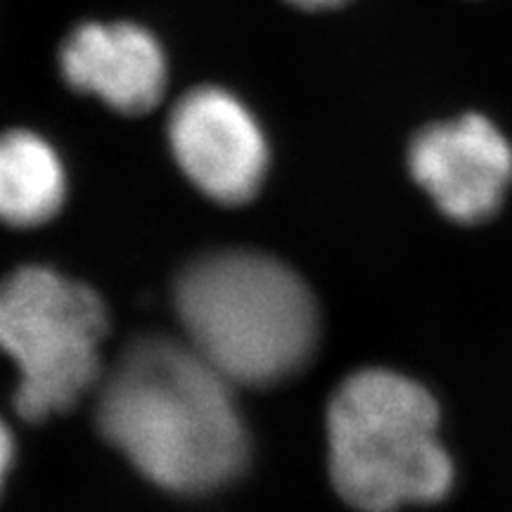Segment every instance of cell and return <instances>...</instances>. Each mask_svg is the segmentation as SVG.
Masks as SVG:
<instances>
[{"instance_id": "obj_1", "label": "cell", "mask_w": 512, "mask_h": 512, "mask_svg": "<svg viewBox=\"0 0 512 512\" xmlns=\"http://www.w3.org/2000/svg\"><path fill=\"white\" fill-rule=\"evenodd\" d=\"M95 420L140 475L171 494H211L247 470L249 434L233 384L185 339L128 344L102 377Z\"/></svg>"}, {"instance_id": "obj_2", "label": "cell", "mask_w": 512, "mask_h": 512, "mask_svg": "<svg viewBox=\"0 0 512 512\" xmlns=\"http://www.w3.org/2000/svg\"><path fill=\"white\" fill-rule=\"evenodd\" d=\"M185 342L233 387H273L309 366L316 299L283 261L247 249L195 259L174 287Z\"/></svg>"}, {"instance_id": "obj_3", "label": "cell", "mask_w": 512, "mask_h": 512, "mask_svg": "<svg viewBox=\"0 0 512 512\" xmlns=\"http://www.w3.org/2000/svg\"><path fill=\"white\" fill-rule=\"evenodd\" d=\"M439 403L411 377L366 368L337 387L328 406L330 479L358 512H396L444 501L453 460L439 439Z\"/></svg>"}, {"instance_id": "obj_4", "label": "cell", "mask_w": 512, "mask_h": 512, "mask_svg": "<svg viewBox=\"0 0 512 512\" xmlns=\"http://www.w3.org/2000/svg\"><path fill=\"white\" fill-rule=\"evenodd\" d=\"M107 309L91 287L46 266L0 280V351L15 363V408L46 420L72 408L102 380Z\"/></svg>"}, {"instance_id": "obj_5", "label": "cell", "mask_w": 512, "mask_h": 512, "mask_svg": "<svg viewBox=\"0 0 512 512\" xmlns=\"http://www.w3.org/2000/svg\"><path fill=\"white\" fill-rule=\"evenodd\" d=\"M169 145L185 178L209 200L245 204L268 174V140L254 112L219 86L192 88L171 110Z\"/></svg>"}, {"instance_id": "obj_6", "label": "cell", "mask_w": 512, "mask_h": 512, "mask_svg": "<svg viewBox=\"0 0 512 512\" xmlns=\"http://www.w3.org/2000/svg\"><path fill=\"white\" fill-rule=\"evenodd\" d=\"M408 169L441 214L475 226L501 209L512 185V145L484 114H463L415 133Z\"/></svg>"}, {"instance_id": "obj_7", "label": "cell", "mask_w": 512, "mask_h": 512, "mask_svg": "<svg viewBox=\"0 0 512 512\" xmlns=\"http://www.w3.org/2000/svg\"><path fill=\"white\" fill-rule=\"evenodd\" d=\"M60 72L74 91L121 114H145L164 98L169 62L152 31L133 22H83L64 38Z\"/></svg>"}, {"instance_id": "obj_8", "label": "cell", "mask_w": 512, "mask_h": 512, "mask_svg": "<svg viewBox=\"0 0 512 512\" xmlns=\"http://www.w3.org/2000/svg\"><path fill=\"white\" fill-rule=\"evenodd\" d=\"M67 171L41 133L12 128L0 133V223L36 228L60 214Z\"/></svg>"}, {"instance_id": "obj_9", "label": "cell", "mask_w": 512, "mask_h": 512, "mask_svg": "<svg viewBox=\"0 0 512 512\" xmlns=\"http://www.w3.org/2000/svg\"><path fill=\"white\" fill-rule=\"evenodd\" d=\"M12 460H15V441L3 420H0V491H3L5 479L12 470Z\"/></svg>"}, {"instance_id": "obj_10", "label": "cell", "mask_w": 512, "mask_h": 512, "mask_svg": "<svg viewBox=\"0 0 512 512\" xmlns=\"http://www.w3.org/2000/svg\"><path fill=\"white\" fill-rule=\"evenodd\" d=\"M287 3L297 5L302 10H330V8H339V5L349 3V0H287Z\"/></svg>"}]
</instances>
